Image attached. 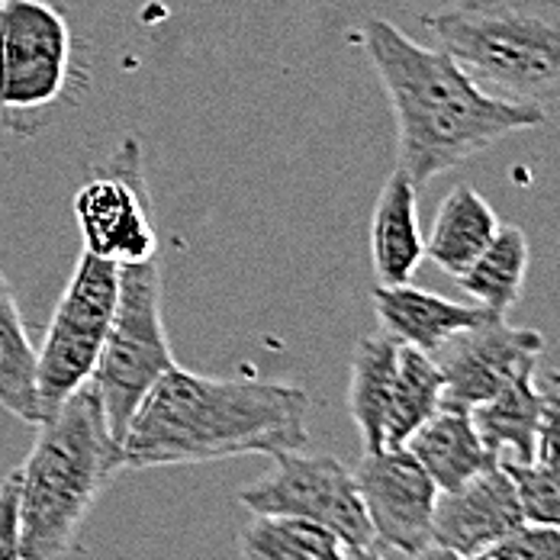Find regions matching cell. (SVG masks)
Returning a JSON list of instances; mask_svg holds the SVG:
<instances>
[{
  "instance_id": "obj_2",
  "label": "cell",
  "mask_w": 560,
  "mask_h": 560,
  "mask_svg": "<svg viewBox=\"0 0 560 560\" xmlns=\"http://www.w3.org/2000/svg\"><path fill=\"white\" fill-rule=\"evenodd\" d=\"M361 36L393 104L399 171L416 187L548 119L532 107L490 97L442 49L412 43L390 20H368Z\"/></svg>"
},
{
  "instance_id": "obj_17",
  "label": "cell",
  "mask_w": 560,
  "mask_h": 560,
  "mask_svg": "<svg viewBox=\"0 0 560 560\" xmlns=\"http://www.w3.org/2000/svg\"><path fill=\"white\" fill-rule=\"evenodd\" d=\"M497 229L500 220L483 194L470 184H457L439 207L432 235L425 238V258H432L451 278H460L490 245Z\"/></svg>"
},
{
  "instance_id": "obj_13",
  "label": "cell",
  "mask_w": 560,
  "mask_h": 560,
  "mask_svg": "<svg viewBox=\"0 0 560 560\" xmlns=\"http://www.w3.org/2000/svg\"><path fill=\"white\" fill-rule=\"evenodd\" d=\"M558 406L555 381L538 387V368L509 381L497 396L470 409L474 429L497 464H528L535 460V445L545 416Z\"/></svg>"
},
{
  "instance_id": "obj_16",
  "label": "cell",
  "mask_w": 560,
  "mask_h": 560,
  "mask_svg": "<svg viewBox=\"0 0 560 560\" xmlns=\"http://www.w3.org/2000/svg\"><path fill=\"white\" fill-rule=\"evenodd\" d=\"M402 448L409 451L419 467L429 474V480L439 487V493L454 490L483 470L497 467V457L483 445V439L474 429L470 412L442 406L432 419H425Z\"/></svg>"
},
{
  "instance_id": "obj_10",
  "label": "cell",
  "mask_w": 560,
  "mask_h": 560,
  "mask_svg": "<svg viewBox=\"0 0 560 560\" xmlns=\"http://www.w3.org/2000/svg\"><path fill=\"white\" fill-rule=\"evenodd\" d=\"M541 348V332L509 326L500 313L487 316L470 329L454 332L432 351L445 381L442 406L470 412L474 406L497 396L518 374L538 368Z\"/></svg>"
},
{
  "instance_id": "obj_22",
  "label": "cell",
  "mask_w": 560,
  "mask_h": 560,
  "mask_svg": "<svg viewBox=\"0 0 560 560\" xmlns=\"http://www.w3.org/2000/svg\"><path fill=\"white\" fill-rule=\"evenodd\" d=\"M336 532L296 515H252L238 535L242 560H345Z\"/></svg>"
},
{
  "instance_id": "obj_12",
  "label": "cell",
  "mask_w": 560,
  "mask_h": 560,
  "mask_svg": "<svg viewBox=\"0 0 560 560\" xmlns=\"http://www.w3.org/2000/svg\"><path fill=\"white\" fill-rule=\"evenodd\" d=\"M525 525L515 487L503 467H490L480 477L439 493L432 512V541L457 551L460 558L503 541Z\"/></svg>"
},
{
  "instance_id": "obj_6",
  "label": "cell",
  "mask_w": 560,
  "mask_h": 560,
  "mask_svg": "<svg viewBox=\"0 0 560 560\" xmlns=\"http://www.w3.org/2000/svg\"><path fill=\"white\" fill-rule=\"evenodd\" d=\"M71 84V30L46 0L0 3V119L36 132Z\"/></svg>"
},
{
  "instance_id": "obj_19",
  "label": "cell",
  "mask_w": 560,
  "mask_h": 560,
  "mask_svg": "<svg viewBox=\"0 0 560 560\" xmlns=\"http://www.w3.org/2000/svg\"><path fill=\"white\" fill-rule=\"evenodd\" d=\"M442 371L429 351L399 341L390 402L384 419V448H402L406 439L442 409Z\"/></svg>"
},
{
  "instance_id": "obj_15",
  "label": "cell",
  "mask_w": 560,
  "mask_h": 560,
  "mask_svg": "<svg viewBox=\"0 0 560 560\" xmlns=\"http://www.w3.org/2000/svg\"><path fill=\"white\" fill-rule=\"evenodd\" d=\"M425 258V238L419 229V187L396 168L387 177L374 220H371V261L374 278L384 287L409 283Z\"/></svg>"
},
{
  "instance_id": "obj_27",
  "label": "cell",
  "mask_w": 560,
  "mask_h": 560,
  "mask_svg": "<svg viewBox=\"0 0 560 560\" xmlns=\"http://www.w3.org/2000/svg\"><path fill=\"white\" fill-rule=\"evenodd\" d=\"M345 560H387L384 551L377 545H368V548H348L345 551Z\"/></svg>"
},
{
  "instance_id": "obj_11",
  "label": "cell",
  "mask_w": 560,
  "mask_h": 560,
  "mask_svg": "<svg viewBox=\"0 0 560 560\" xmlns=\"http://www.w3.org/2000/svg\"><path fill=\"white\" fill-rule=\"evenodd\" d=\"M381 551L409 555L432 541L439 487L406 448L364 451L351 470Z\"/></svg>"
},
{
  "instance_id": "obj_14",
  "label": "cell",
  "mask_w": 560,
  "mask_h": 560,
  "mask_svg": "<svg viewBox=\"0 0 560 560\" xmlns=\"http://www.w3.org/2000/svg\"><path fill=\"white\" fill-rule=\"evenodd\" d=\"M374 310L384 326V332L402 345H412L419 351H435L442 341H448L454 332L470 329L493 316L490 310L477 303H457L448 296H439L432 290L412 287L409 283H393L384 287L377 283L374 290Z\"/></svg>"
},
{
  "instance_id": "obj_28",
  "label": "cell",
  "mask_w": 560,
  "mask_h": 560,
  "mask_svg": "<svg viewBox=\"0 0 560 560\" xmlns=\"http://www.w3.org/2000/svg\"><path fill=\"white\" fill-rule=\"evenodd\" d=\"M464 560H509L503 548H500V541L497 545H490V548H480V551H474V555H467Z\"/></svg>"
},
{
  "instance_id": "obj_18",
  "label": "cell",
  "mask_w": 560,
  "mask_h": 560,
  "mask_svg": "<svg viewBox=\"0 0 560 560\" xmlns=\"http://www.w3.org/2000/svg\"><path fill=\"white\" fill-rule=\"evenodd\" d=\"M399 341L387 332L364 336L351 354V384H348V412L358 425L364 451L384 448V419L390 402L393 374H396Z\"/></svg>"
},
{
  "instance_id": "obj_4",
  "label": "cell",
  "mask_w": 560,
  "mask_h": 560,
  "mask_svg": "<svg viewBox=\"0 0 560 560\" xmlns=\"http://www.w3.org/2000/svg\"><path fill=\"white\" fill-rule=\"evenodd\" d=\"M439 49L490 97L551 116L560 101V0H454L422 16Z\"/></svg>"
},
{
  "instance_id": "obj_3",
  "label": "cell",
  "mask_w": 560,
  "mask_h": 560,
  "mask_svg": "<svg viewBox=\"0 0 560 560\" xmlns=\"http://www.w3.org/2000/svg\"><path fill=\"white\" fill-rule=\"evenodd\" d=\"M119 470V442L113 439L101 396L91 384L78 387L52 416L16 477V545L20 560L65 558L101 490Z\"/></svg>"
},
{
  "instance_id": "obj_21",
  "label": "cell",
  "mask_w": 560,
  "mask_h": 560,
  "mask_svg": "<svg viewBox=\"0 0 560 560\" xmlns=\"http://www.w3.org/2000/svg\"><path fill=\"white\" fill-rule=\"evenodd\" d=\"M525 275H528L525 232L518 225H500L490 245L474 258V265L454 280L477 306L505 316L522 296Z\"/></svg>"
},
{
  "instance_id": "obj_7",
  "label": "cell",
  "mask_w": 560,
  "mask_h": 560,
  "mask_svg": "<svg viewBox=\"0 0 560 560\" xmlns=\"http://www.w3.org/2000/svg\"><path fill=\"white\" fill-rule=\"evenodd\" d=\"M119 265L84 252L58 300L46 341L36 348V384L43 419L91 381L110 329Z\"/></svg>"
},
{
  "instance_id": "obj_8",
  "label": "cell",
  "mask_w": 560,
  "mask_h": 560,
  "mask_svg": "<svg viewBox=\"0 0 560 560\" xmlns=\"http://www.w3.org/2000/svg\"><path fill=\"white\" fill-rule=\"evenodd\" d=\"M71 210L84 238V252L119 268L159 255V232L139 139H122L91 171V177L78 187Z\"/></svg>"
},
{
  "instance_id": "obj_29",
  "label": "cell",
  "mask_w": 560,
  "mask_h": 560,
  "mask_svg": "<svg viewBox=\"0 0 560 560\" xmlns=\"http://www.w3.org/2000/svg\"><path fill=\"white\" fill-rule=\"evenodd\" d=\"M0 3H3V0H0Z\"/></svg>"
},
{
  "instance_id": "obj_24",
  "label": "cell",
  "mask_w": 560,
  "mask_h": 560,
  "mask_svg": "<svg viewBox=\"0 0 560 560\" xmlns=\"http://www.w3.org/2000/svg\"><path fill=\"white\" fill-rule=\"evenodd\" d=\"M500 548L509 560H560V532L558 525L525 522L505 535Z\"/></svg>"
},
{
  "instance_id": "obj_26",
  "label": "cell",
  "mask_w": 560,
  "mask_h": 560,
  "mask_svg": "<svg viewBox=\"0 0 560 560\" xmlns=\"http://www.w3.org/2000/svg\"><path fill=\"white\" fill-rule=\"evenodd\" d=\"M402 560H464L457 551H451L445 545H435V541H429V545H422V548H416V551H409V555H399Z\"/></svg>"
},
{
  "instance_id": "obj_23",
  "label": "cell",
  "mask_w": 560,
  "mask_h": 560,
  "mask_svg": "<svg viewBox=\"0 0 560 560\" xmlns=\"http://www.w3.org/2000/svg\"><path fill=\"white\" fill-rule=\"evenodd\" d=\"M522 505L525 522L538 525H558L560 522V490H558V464L528 460V464H500Z\"/></svg>"
},
{
  "instance_id": "obj_5",
  "label": "cell",
  "mask_w": 560,
  "mask_h": 560,
  "mask_svg": "<svg viewBox=\"0 0 560 560\" xmlns=\"http://www.w3.org/2000/svg\"><path fill=\"white\" fill-rule=\"evenodd\" d=\"M168 329H165V287L162 258L119 268V290L110 329L104 338L91 387L101 396L113 439L122 442V432L145 399L171 368H174Z\"/></svg>"
},
{
  "instance_id": "obj_20",
  "label": "cell",
  "mask_w": 560,
  "mask_h": 560,
  "mask_svg": "<svg viewBox=\"0 0 560 560\" xmlns=\"http://www.w3.org/2000/svg\"><path fill=\"white\" fill-rule=\"evenodd\" d=\"M0 409H7L20 422H43L36 384V345L30 341L7 278H0Z\"/></svg>"
},
{
  "instance_id": "obj_1",
  "label": "cell",
  "mask_w": 560,
  "mask_h": 560,
  "mask_svg": "<svg viewBox=\"0 0 560 560\" xmlns=\"http://www.w3.org/2000/svg\"><path fill=\"white\" fill-rule=\"evenodd\" d=\"M310 445V396L296 384L207 377L171 368L132 412L119 470L207 464L242 454H283Z\"/></svg>"
},
{
  "instance_id": "obj_25",
  "label": "cell",
  "mask_w": 560,
  "mask_h": 560,
  "mask_svg": "<svg viewBox=\"0 0 560 560\" xmlns=\"http://www.w3.org/2000/svg\"><path fill=\"white\" fill-rule=\"evenodd\" d=\"M0 560H20L16 545V477L0 483Z\"/></svg>"
},
{
  "instance_id": "obj_9",
  "label": "cell",
  "mask_w": 560,
  "mask_h": 560,
  "mask_svg": "<svg viewBox=\"0 0 560 560\" xmlns=\"http://www.w3.org/2000/svg\"><path fill=\"white\" fill-rule=\"evenodd\" d=\"M238 503L252 515H296L316 522L336 532L348 548L374 545L354 474L332 454H275V467L248 483L238 493Z\"/></svg>"
}]
</instances>
